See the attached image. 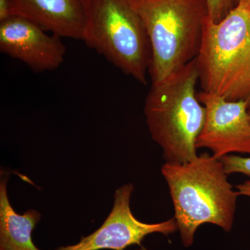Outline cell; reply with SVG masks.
<instances>
[{"label":"cell","mask_w":250,"mask_h":250,"mask_svg":"<svg viewBox=\"0 0 250 250\" xmlns=\"http://www.w3.org/2000/svg\"><path fill=\"white\" fill-rule=\"evenodd\" d=\"M161 173L168 186L184 246H192L195 231L203 224L225 231L232 229L240 195L229 182L220 159L203 153L188 162H166Z\"/></svg>","instance_id":"obj_1"},{"label":"cell","mask_w":250,"mask_h":250,"mask_svg":"<svg viewBox=\"0 0 250 250\" xmlns=\"http://www.w3.org/2000/svg\"><path fill=\"white\" fill-rule=\"evenodd\" d=\"M198 82L195 59L153 83L147 94L146 123L166 162L185 163L197 156V139L206 116L205 106L197 98Z\"/></svg>","instance_id":"obj_2"},{"label":"cell","mask_w":250,"mask_h":250,"mask_svg":"<svg viewBox=\"0 0 250 250\" xmlns=\"http://www.w3.org/2000/svg\"><path fill=\"white\" fill-rule=\"evenodd\" d=\"M202 90L250 109V4L239 1L218 22L207 18L196 57Z\"/></svg>","instance_id":"obj_3"},{"label":"cell","mask_w":250,"mask_h":250,"mask_svg":"<svg viewBox=\"0 0 250 250\" xmlns=\"http://www.w3.org/2000/svg\"><path fill=\"white\" fill-rule=\"evenodd\" d=\"M129 1L149 38L152 84L196 59L208 18L206 0Z\"/></svg>","instance_id":"obj_4"},{"label":"cell","mask_w":250,"mask_h":250,"mask_svg":"<svg viewBox=\"0 0 250 250\" xmlns=\"http://www.w3.org/2000/svg\"><path fill=\"white\" fill-rule=\"evenodd\" d=\"M86 11L82 41L125 75L146 85L150 43L129 0H86Z\"/></svg>","instance_id":"obj_5"},{"label":"cell","mask_w":250,"mask_h":250,"mask_svg":"<svg viewBox=\"0 0 250 250\" xmlns=\"http://www.w3.org/2000/svg\"><path fill=\"white\" fill-rule=\"evenodd\" d=\"M197 98L205 106V124L197 139V149L207 148L221 159L233 153L250 155V117L248 104L230 101L201 91Z\"/></svg>","instance_id":"obj_6"},{"label":"cell","mask_w":250,"mask_h":250,"mask_svg":"<svg viewBox=\"0 0 250 250\" xmlns=\"http://www.w3.org/2000/svg\"><path fill=\"white\" fill-rule=\"evenodd\" d=\"M134 190L132 184L117 189L111 213L103 225L89 236L83 237L73 246L61 247L57 250H125L138 245L145 237L153 233L167 235L178 230L174 218L161 223L148 224L135 218L130 208V200Z\"/></svg>","instance_id":"obj_7"},{"label":"cell","mask_w":250,"mask_h":250,"mask_svg":"<svg viewBox=\"0 0 250 250\" xmlns=\"http://www.w3.org/2000/svg\"><path fill=\"white\" fill-rule=\"evenodd\" d=\"M46 31L27 18L13 16L0 22V51L33 71L57 70L64 62L66 48L61 37Z\"/></svg>","instance_id":"obj_8"},{"label":"cell","mask_w":250,"mask_h":250,"mask_svg":"<svg viewBox=\"0 0 250 250\" xmlns=\"http://www.w3.org/2000/svg\"><path fill=\"white\" fill-rule=\"evenodd\" d=\"M16 16L61 38L83 39L86 0H11Z\"/></svg>","instance_id":"obj_9"},{"label":"cell","mask_w":250,"mask_h":250,"mask_svg":"<svg viewBox=\"0 0 250 250\" xmlns=\"http://www.w3.org/2000/svg\"><path fill=\"white\" fill-rule=\"evenodd\" d=\"M7 182L6 177L0 184V250H41L33 243L31 234L41 215L35 210L18 214L9 202Z\"/></svg>","instance_id":"obj_10"},{"label":"cell","mask_w":250,"mask_h":250,"mask_svg":"<svg viewBox=\"0 0 250 250\" xmlns=\"http://www.w3.org/2000/svg\"><path fill=\"white\" fill-rule=\"evenodd\" d=\"M208 18L214 22H220L236 6L238 0H206Z\"/></svg>","instance_id":"obj_11"},{"label":"cell","mask_w":250,"mask_h":250,"mask_svg":"<svg viewBox=\"0 0 250 250\" xmlns=\"http://www.w3.org/2000/svg\"><path fill=\"white\" fill-rule=\"evenodd\" d=\"M220 160L223 162L224 168L228 175L240 173L250 177V156L244 157L229 154L224 156Z\"/></svg>","instance_id":"obj_12"},{"label":"cell","mask_w":250,"mask_h":250,"mask_svg":"<svg viewBox=\"0 0 250 250\" xmlns=\"http://www.w3.org/2000/svg\"><path fill=\"white\" fill-rule=\"evenodd\" d=\"M16 16L11 0H0V22Z\"/></svg>","instance_id":"obj_13"},{"label":"cell","mask_w":250,"mask_h":250,"mask_svg":"<svg viewBox=\"0 0 250 250\" xmlns=\"http://www.w3.org/2000/svg\"><path fill=\"white\" fill-rule=\"evenodd\" d=\"M237 191L240 195L250 197V180H247L236 187Z\"/></svg>","instance_id":"obj_14"},{"label":"cell","mask_w":250,"mask_h":250,"mask_svg":"<svg viewBox=\"0 0 250 250\" xmlns=\"http://www.w3.org/2000/svg\"><path fill=\"white\" fill-rule=\"evenodd\" d=\"M247 1V2L250 3V0H238V1Z\"/></svg>","instance_id":"obj_15"},{"label":"cell","mask_w":250,"mask_h":250,"mask_svg":"<svg viewBox=\"0 0 250 250\" xmlns=\"http://www.w3.org/2000/svg\"><path fill=\"white\" fill-rule=\"evenodd\" d=\"M249 114H250V109H249Z\"/></svg>","instance_id":"obj_16"}]
</instances>
